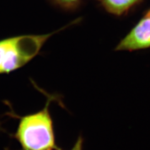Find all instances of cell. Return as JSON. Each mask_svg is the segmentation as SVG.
<instances>
[{
    "mask_svg": "<svg viewBox=\"0 0 150 150\" xmlns=\"http://www.w3.org/2000/svg\"><path fill=\"white\" fill-rule=\"evenodd\" d=\"M53 5L65 11H73L77 9L83 0H50Z\"/></svg>",
    "mask_w": 150,
    "mask_h": 150,
    "instance_id": "4",
    "label": "cell"
},
{
    "mask_svg": "<svg viewBox=\"0 0 150 150\" xmlns=\"http://www.w3.org/2000/svg\"><path fill=\"white\" fill-rule=\"evenodd\" d=\"M144 0H97L100 6L108 13L118 17L129 14L142 4Z\"/></svg>",
    "mask_w": 150,
    "mask_h": 150,
    "instance_id": "3",
    "label": "cell"
},
{
    "mask_svg": "<svg viewBox=\"0 0 150 150\" xmlns=\"http://www.w3.org/2000/svg\"><path fill=\"white\" fill-rule=\"evenodd\" d=\"M45 93L46 102L41 110L23 116H15L19 119V123L11 137L20 144L21 150H62L56 142L53 121L49 110L56 96Z\"/></svg>",
    "mask_w": 150,
    "mask_h": 150,
    "instance_id": "1",
    "label": "cell"
},
{
    "mask_svg": "<svg viewBox=\"0 0 150 150\" xmlns=\"http://www.w3.org/2000/svg\"><path fill=\"white\" fill-rule=\"evenodd\" d=\"M150 49V16L144 13L142 18L116 45L115 51L132 52Z\"/></svg>",
    "mask_w": 150,
    "mask_h": 150,
    "instance_id": "2",
    "label": "cell"
},
{
    "mask_svg": "<svg viewBox=\"0 0 150 150\" xmlns=\"http://www.w3.org/2000/svg\"><path fill=\"white\" fill-rule=\"evenodd\" d=\"M144 13L146 14V15H148L150 16V8L149 9H148L147 10L144 12Z\"/></svg>",
    "mask_w": 150,
    "mask_h": 150,
    "instance_id": "6",
    "label": "cell"
},
{
    "mask_svg": "<svg viewBox=\"0 0 150 150\" xmlns=\"http://www.w3.org/2000/svg\"><path fill=\"white\" fill-rule=\"evenodd\" d=\"M83 142L84 139L82 137V136H79L78 138L76 143H74V146L70 150H83Z\"/></svg>",
    "mask_w": 150,
    "mask_h": 150,
    "instance_id": "5",
    "label": "cell"
}]
</instances>
